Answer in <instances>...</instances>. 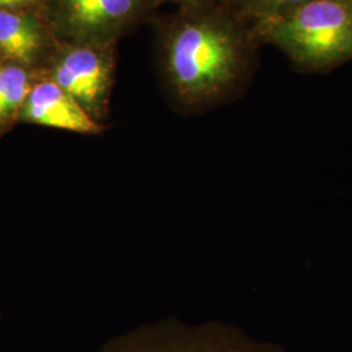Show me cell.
<instances>
[{
  "instance_id": "obj_1",
  "label": "cell",
  "mask_w": 352,
  "mask_h": 352,
  "mask_svg": "<svg viewBox=\"0 0 352 352\" xmlns=\"http://www.w3.org/2000/svg\"><path fill=\"white\" fill-rule=\"evenodd\" d=\"M166 65L177 98L190 107L205 106L236 81L243 65L241 39L222 19H189L168 39Z\"/></svg>"
},
{
  "instance_id": "obj_2",
  "label": "cell",
  "mask_w": 352,
  "mask_h": 352,
  "mask_svg": "<svg viewBox=\"0 0 352 352\" xmlns=\"http://www.w3.org/2000/svg\"><path fill=\"white\" fill-rule=\"evenodd\" d=\"M258 20L263 37L300 65L325 68L352 59V0H309Z\"/></svg>"
},
{
  "instance_id": "obj_3",
  "label": "cell",
  "mask_w": 352,
  "mask_h": 352,
  "mask_svg": "<svg viewBox=\"0 0 352 352\" xmlns=\"http://www.w3.org/2000/svg\"><path fill=\"white\" fill-rule=\"evenodd\" d=\"M96 352H283L254 340L239 327L210 321L187 324L166 320L132 329L106 342Z\"/></svg>"
},
{
  "instance_id": "obj_4",
  "label": "cell",
  "mask_w": 352,
  "mask_h": 352,
  "mask_svg": "<svg viewBox=\"0 0 352 352\" xmlns=\"http://www.w3.org/2000/svg\"><path fill=\"white\" fill-rule=\"evenodd\" d=\"M98 123L106 116L111 60L96 45L80 43L60 55L51 78Z\"/></svg>"
},
{
  "instance_id": "obj_5",
  "label": "cell",
  "mask_w": 352,
  "mask_h": 352,
  "mask_svg": "<svg viewBox=\"0 0 352 352\" xmlns=\"http://www.w3.org/2000/svg\"><path fill=\"white\" fill-rule=\"evenodd\" d=\"M141 0H54L58 28L81 43L110 37L139 11Z\"/></svg>"
},
{
  "instance_id": "obj_6",
  "label": "cell",
  "mask_w": 352,
  "mask_h": 352,
  "mask_svg": "<svg viewBox=\"0 0 352 352\" xmlns=\"http://www.w3.org/2000/svg\"><path fill=\"white\" fill-rule=\"evenodd\" d=\"M17 120L81 135H98L103 131L101 123L96 122L52 80L33 85Z\"/></svg>"
},
{
  "instance_id": "obj_7",
  "label": "cell",
  "mask_w": 352,
  "mask_h": 352,
  "mask_svg": "<svg viewBox=\"0 0 352 352\" xmlns=\"http://www.w3.org/2000/svg\"><path fill=\"white\" fill-rule=\"evenodd\" d=\"M43 29L21 10H0V54L11 63L28 67L43 49Z\"/></svg>"
},
{
  "instance_id": "obj_8",
  "label": "cell",
  "mask_w": 352,
  "mask_h": 352,
  "mask_svg": "<svg viewBox=\"0 0 352 352\" xmlns=\"http://www.w3.org/2000/svg\"><path fill=\"white\" fill-rule=\"evenodd\" d=\"M33 85L26 67L11 62L0 64V126L3 129L17 120Z\"/></svg>"
},
{
  "instance_id": "obj_9",
  "label": "cell",
  "mask_w": 352,
  "mask_h": 352,
  "mask_svg": "<svg viewBox=\"0 0 352 352\" xmlns=\"http://www.w3.org/2000/svg\"><path fill=\"white\" fill-rule=\"evenodd\" d=\"M258 19L289 12L309 0H251Z\"/></svg>"
},
{
  "instance_id": "obj_10",
  "label": "cell",
  "mask_w": 352,
  "mask_h": 352,
  "mask_svg": "<svg viewBox=\"0 0 352 352\" xmlns=\"http://www.w3.org/2000/svg\"><path fill=\"white\" fill-rule=\"evenodd\" d=\"M34 0H0V10H20Z\"/></svg>"
},
{
  "instance_id": "obj_11",
  "label": "cell",
  "mask_w": 352,
  "mask_h": 352,
  "mask_svg": "<svg viewBox=\"0 0 352 352\" xmlns=\"http://www.w3.org/2000/svg\"><path fill=\"white\" fill-rule=\"evenodd\" d=\"M3 131H4V129H3V128H1V126H0V135H1V133H3Z\"/></svg>"
},
{
  "instance_id": "obj_12",
  "label": "cell",
  "mask_w": 352,
  "mask_h": 352,
  "mask_svg": "<svg viewBox=\"0 0 352 352\" xmlns=\"http://www.w3.org/2000/svg\"><path fill=\"white\" fill-rule=\"evenodd\" d=\"M188 1H201V0H188Z\"/></svg>"
}]
</instances>
